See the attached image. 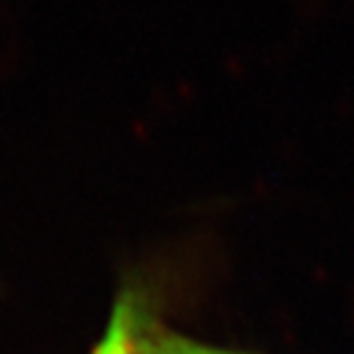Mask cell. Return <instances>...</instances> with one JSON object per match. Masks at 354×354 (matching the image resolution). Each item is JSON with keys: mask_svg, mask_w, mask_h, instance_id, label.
<instances>
[{"mask_svg": "<svg viewBox=\"0 0 354 354\" xmlns=\"http://www.w3.org/2000/svg\"><path fill=\"white\" fill-rule=\"evenodd\" d=\"M131 354H251V352L199 342V339L187 337L183 332L170 330L162 322L150 320V317H145L143 310H140L138 325H136V332H133Z\"/></svg>", "mask_w": 354, "mask_h": 354, "instance_id": "1", "label": "cell"}, {"mask_svg": "<svg viewBox=\"0 0 354 354\" xmlns=\"http://www.w3.org/2000/svg\"><path fill=\"white\" fill-rule=\"evenodd\" d=\"M140 305L131 295H121L113 305L104 337L94 344L88 354H131L133 352V332L138 325Z\"/></svg>", "mask_w": 354, "mask_h": 354, "instance_id": "2", "label": "cell"}]
</instances>
